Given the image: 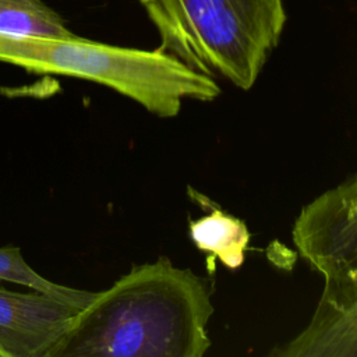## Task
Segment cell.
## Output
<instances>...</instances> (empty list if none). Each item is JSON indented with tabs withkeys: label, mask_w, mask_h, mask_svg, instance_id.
<instances>
[{
	"label": "cell",
	"mask_w": 357,
	"mask_h": 357,
	"mask_svg": "<svg viewBox=\"0 0 357 357\" xmlns=\"http://www.w3.org/2000/svg\"><path fill=\"white\" fill-rule=\"evenodd\" d=\"M212 294L209 279L167 257L134 265L92 296L47 357H202Z\"/></svg>",
	"instance_id": "6da1fadb"
},
{
	"label": "cell",
	"mask_w": 357,
	"mask_h": 357,
	"mask_svg": "<svg viewBox=\"0 0 357 357\" xmlns=\"http://www.w3.org/2000/svg\"><path fill=\"white\" fill-rule=\"evenodd\" d=\"M0 61L31 73L93 81L160 119L176 117L184 100L212 102L222 93L215 77L158 47L142 50L79 38L0 32Z\"/></svg>",
	"instance_id": "7a4b0ae2"
},
{
	"label": "cell",
	"mask_w": 357,
	"mask_h": 357,
	"mask_svg": "<svg viewBox=\"0 0 357 357\" xmlns=\"http://www.w3.org/2000/svg\"><path fill=\"white\" fill-rule=\"evenodd\" d=\"M160 49L211 77L251 89L286 25L283 0H139Z\"/></svg>",
	"instance_id": "3957f363"
},
{
	"label": "cell",
	"mask_w": 357,
	"mask_h": 357,
	"mask_svg": "<svg viewBox=\"0 0 357 357\" xmlns=\"http://www.w3.org/2000/svg\"><path fill=\"white\" fill-rule=\"evenodd\" d=\"M291 241L298 257L322 278L314 311L339 310L357 298V173L300 209Z\"/></svg>",
	"instance_id": "277c9868"
},
{
	"label": "cell",
	"mask_w": 357,
	"mask_h": 357,
	"mask_svg": "<svg viewBox=\"0 0 357 357\" xmlns=\"http://www.w3.org/2000/svg\"><path fill=\"white\" fill-rule=\"evenodd\" d=\"M79 310L54 294L0 287V350L4 357H47Z\"/></svg>",
	"instance_id": "5b68a950"
},
{
	"label": "cell",
	"mask_w": 357,
	"mask_h": 357,
	"mask_svg": "<svg viewBox=\"0 0 357 357\" xmlns=\"http://www.w3.org/2000/svg\"><path fill=\"white\" fill-rule=\"evenodd\" d=\"M275 357H357V298L339 310L312 311L307 324L269 350Z\"/></svg>",
	"instance_id": "8992f818"
},
{
	"label": "cell",
	"mask_w": 357,
	"mask_h": 357,
	"mask_svg": "<svg viewBox=\"0 0 357 357\" xmlns=\"http://www.w3.org/2000/svg\"><path fill=\"white\" fill-rule=\"evenodd\" d=\"M188 231L195 247L209 254L211 259L219 261L227 269H238L243 265L251 240L243 220L212 206L208 215L190 222Z\"/></svg>",
	"instance_id": "52a82bcc"
},
{
	"label": "cell",
	"mask_w": 357,
	"mask_h": 357,
	"mask_svg": "<svg viewBox=\"0 0 357 357\" xmlns=\"http://www.w3.org/2000/svg\"><path fill=\"white\" fill-rule=\"evenodd\" d=\"M0 32L71 38L64 18L42 0H0Z\"/></svg>",
	"instance_id": "ba28073f"
},
{
	"label": "cell",
	"mask_w": 357,
	"mask_h": 357,
	"mask_svg": "<svg viewBox=\"0 0 357 357\" xmlns=\"http://www.w3.org/2000/svg\"><path fill=\"white\" fill-rule=\"evenodd\" d=\"M0 279L13 282L17 284L26 286L32 290L54 294L63 297L79 308L85 307L86 303L95 294L93 291L79 290L67 287L39 275L22 257L20 247H0Z\"/></svg>",
	"instance_id": "9c48e42d"
},
{
	"label": "cell",
	"mask_w": 357,
	"mask_h": 357,
	"mask_svg": "<svg viewBox=\"0 0 357 357\" xmlns=\"http://www.w3.org/2000/svg\"><path fill=\"white\" fill-rule=\"evenodd\" d=\"M31 93V86H17V88H10V86H3L0 85V95L4 96H29Z\"/></svg>",
	"instance_id": "30bf717a"
},
{
	"label": "cell",
	"mask_w": 357,
	"mask_h": 357,
	"mask_svg": "<svg viewBox=\"0 0 357 357\" xmlns=\"http://www.w3.org/2000/svg\"><path fill=\"white\" fill-rule=\"evenodd\" d=\"M0 357H4V354H3V351L0 350Z\"/></svg>",
	"instance_id": "8fae6325"
}]
</instances>
